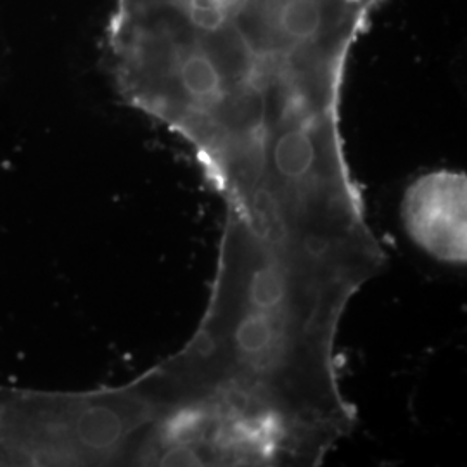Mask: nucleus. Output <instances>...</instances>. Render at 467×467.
<instances>
[{"label":"nucleus","mask_w":467,"mask_h":467,"mask_svg":"<svg viewBox=\"0 0 467 467\" xmlns=\"http://www.w3.org/2000/svg\"><path fill=\"white\" fill-rule=\"evenodd\" d=\"M466 217L464 171L426 173L409 185L401 201V218L409 237L441 264H466Z\"/></svg>","instance_id":"nucleus-2"},{"label":"nucleus","mask_w":467,"mask_h":467,"mask_svg":"<svg viewBox=\"0 0 467 467\" xmlns=\"http://www.w3.org/2000/svg\"><path fill=\"white\" fill-rule=\"evenodd\" d=\"M386 0H113L118 96L191 148L225 227L327 253L372 235L341 134L350 54Z\"/></svg>","instance_id":"nucleus-1"}]
</instances>
